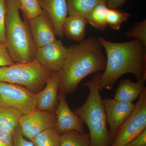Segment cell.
Masks as SVG:
<instances>
[{"mask_svg":"<svg viewBox=\"0 0 146 146\" xmlns=\"http://www.w3.org/2000/svg\"><path fill=\"white\" fill-rule=\"evenodd\" d=\"M28 21L36 49L57 40L52 22L44 11L43 10L39 16Z\"/></svg>","mask_w":146,"mask_h":146,"instance_id":"12","label":"cell"},{"mask_svg":"<svg viewBox=\"0 0 146 146\" xmlns=\"http://www.w3.org/2000/svg\"><path fill=\"white\" fill-rule=\"evenodd\" d=\"M103 102L109 131L113 139L119 128L133 111L135 104L110 98L105 99Z\"/></svg>","mask_w":146,"mask_h":146,"instance_id":"11","label":"cell"},{"mask_svg":"<svg viewBox=\"0 0 146 146\" xmlns=\"http://www.w3.org/2000/svg\"><path fill=\"white\" fill-rule=\"evenodd\" d=\"M5 44L16 63H25L35 59L36 48L30 30L21 18L18 0H6Z\"/></svg>","mask_w":146,"mask_h":146,"instance_id":"4","label":"cell"},{"mask_svg":"<svg viewBox=\"0 0 146 146\" xmlns=\"http://www.w3.org/2000/svg\"><path fill=\"white\" fill-rule=\"evenodd\" d=\"M60 146H90V135L70 131L60 135Z\"/></svg>","mask_w":146,"mask_h":146,"instance_id":"21","label":"cell"},{"mask_svg":"<svg viewBox=\"0 0 146 146\" xmlns=\"http://www.w3.org/2000/svg\"><path fill=\"white\" fill-rule=\"evenodd\" d=\"M13 142L12 146H34L31 141L27 140L23 136L19 126L13 132Z\"/></svg>","mask_w":146,"mask_h":146,"instance_id":"27","label":"cell"},{"mask_svg":"<svg viewBox=\"0 0 146 146\" xmlns=\"http://www.w3.org/2000/svg\"><path fill=\"white\" fill-rule=\"evenodd\" d=\"M13 142V134L0 129V146H12Z\"/></svg>","mask_w":146,"mask_h":146,"instance_id":"28","label":"cell"},{"mask_svg":"<svg viewBox=\"0 0 146 146\" xmlns=\"http://www.w3.org/2000/svg\"><path fill=\"white\" fill-rule=\"evenodd\" d=\"M108 7L106 3H101L96 6L86 17L87 22L95 28L104 30L108 26L107 16Z\"/></svg>","mask_w":146,"mask_h":146,"instance_id":"19","label":"cell"},{"mask_svg":"<svg viewBox=\"0 0 146 146\" xmlns=\"http://www.w3.org/2000/svg\"><path fill=\"white\" fill-rule=\"evenodd\" d=\"M0 107L28 114L36 109V94L24 86L0 82Z\"/></svg>","mask_w":146,"mask_h":146,"instance_id":"7","label":"cell"},{"mask_svg":"<svg viewBox=\"0 0 146 146\" xmlns=\"http://www.w3.org/2000/svg\"><path fill=\"white\" fill-rule=\"evenodd\" d=\"M87 23L86 18L82 16L77 15L67 16L62 27L63 35L73 41L81 42L85 38Z\"/></svg>","mask_w":146,"mask_h":146,"instance_id":"16","label":"cell"},{"mask_svg":"<svg viewBox=\"0 0 146 146\" xmlns=\"http://www.w3.org/2000/svg\"><path fill=\"white\" fill-rule=\"evenodd\" d=\"M127 146H146V129Z\"/></svg>","mask_w":146,"mask_h":146,"instance_id":"29","label":"cell"},{"mask_svg":"<svg viewBox=\"0 0 146 146\" xmlns=\"http://www.w3.org/2000/svg\"><path fill=\"white\" fill-rule=\"evenodd\" d=\"M20 9L23 13L27 20L39 16L43 11L39 0H18Z\"/></svg>","mask_w":146,"mask_h":146,"instance_id":"23","label":"cell"},{"mask_svg":"<svg viewBox=\"0 0 146 146\" xmlns=\"http://www.w3.org/2000/svg\"><path fill=\"white\" fill-rule=\"evenodd\" d=\"M127 38L138 39L146 45V20L136 22L125 33Z\"/></svg>","mask_w":146,"mask_h":146,"instance_id":"24","label":"cell"},{"mask_svg":"<svg viewBox=\"0 0 146 146\" xmlns=\"http://www.w3.org/2000/svg\"><path fill=\"white\" fill-rule=\"evenodd\" d=\"M23 114L13 108H0V129L13 134L19 126Z\"/></svg>","mask_w":146,"mask_h":146,"instance_id":"17","label":"cell"},{"mask_svg":"<svg viewBox=\"0 0 146 146\" xmlns=\"http://www.w3.org/2000/svg\"><path fill=\"white\" fill-rule=\"evenodd\" d=\"M15 63L9 54L5 44L0 42V67L10 66Z\"/></svg>","mask_w":146,"mask_h":146,"instance_id":"26","label":"cell"},{"mask_svg":"<svg viewBox=\"0 0 146 146\" xmlns=\"http://www.w3.org/2000/svg\"><path fill=\"white\" fill-rule=\"evenodd\" d=\"M146 129V87L129 117L119 128L110 146H127Z\"/></svg>","mask_w":146,"mask_h":146,"instance_id":"6","label":"cell"},{"mask_svg":"<svg viewBox=\"0 0 146 146\" xmlns=\"http://www.w3.org/2000/svg\"><path fill=\"white\" fill-rule=\"evenodd\" d=\"M60 137L55 128H51L37 134L31 141L34 146H60Z\"/></svg>","mask_w":146,"mask_h":146,"instance_id":"20","label":"cell"},{"mask_svg":"<svg viewBox=\"0 0 146 146\" xmlns=\"http://www.w3.org/2000/svg\"><path fill=\"white\" fill-rule=\"evenodd\" d=\"M40 5L49 16L56 36H63L62 27L68 13L67 0H39Z\"/></svg>","mask_w":146,"mask_h":146,"instance_id":"14","label":"cell"},{"mask_svg":"<svg viewBox=\"0 0 146 146\" xmlns=\"http://www.w3.org/2000/svg\"><path fill=\"white\" fill-rule=\"evenodd\" d=\"M1 108V107H0V108Z\"/></svg>","mask_w":146,"mask_h":146,"instance_id":"31","label":"cell"},{"mask_svg":"<svg viewBox=\"0 0 146 146\" xmlns=\"http://www.w3.org/2000/svg\"><path fill=\"white\" fill-rule=\"evenodd\" d=\"M6 0H0V42L5 44Z\"/></svg>","mask_w":146,"mask_h":146,"instance_id":"25","label":"cell"},{"mask_svg":"<svg viewBox=\"0 0 146 146\" xmlns=\"http://www.w3.org/2000/svg\"><path fill=\"white\" fill-rule=\"evenodd\" d=\"M99 42L106 53V64L102 73L100 91L110 90L120 77L132 74L137 80L146 77V45L141 40L113 42L103 37Z\"/></svg>","mask_w":146,"mask_h":146,"instance_id":"1","label":"cell"},{"mask_svg":"<svg viewBox=\"0 0 146 146\" xmlns=\"http://www.w3.org/2000/svg\"><path fill=\"white\" fill-rule=\"evenodd\" d=\"M127 0H108L107 5L108 8L117 9L121 7L125 3Z\"/></svg>","mask_w":146,"mask_h":146,"instance_id":"30","label":"cell"},{"mask_svg":"<svg viewBox=\"0 0 146 146\" xmlns=\"http://www.w3.org/2000/svg\"><path fill=\"white\" fill-rule=\"evenodd\" d=\"M68 55V48L56 40L36 49L35 58L42 66L52 72L60 71Z\"/></svg>","mask_w":146,"mask_h":146,"instance_id":"9","label":"cell"},{"mask_svg":"<svg viewBox=\"0 0 146 146\" xmlns=\"http://www.w3.org/2000/svg\"><path fill=\"white\" fill-rule=\"evenodd\" d=\"M60 82V71L54 72L44 88L36 94V109L48 111L55 115Z\"/></svg>","mask_w":146,"mask_h":146,"instance_id":"13","label":"cell"},{"mask_svg":"<svg viewBox=\"0 0 146 146\" xmlns=\"http://www.w3.org/2000/svg\"><path fill=\"white\" fill-rule=\"evenodd\" d=\"M58 103L55 110V128L60 135L70 131L84 132L82 119L69 107L65 94L59 93Z\"/></svg>","mask_w":146,"mask_h":146,"instance_id":"10","label":"cell"},{"mask_svg":"<svg viewBox=\"0 0 146 146\" xmlns=\"http://www.w3.org/2000/svg\"><path fill=\"white\" fill-rule=\"evenodd\" d=\"M102 73L98 72L91 80L82 84L89 90L83 105L74 112L89 128L90 146H110L112 138L107 127V121L103 100L100 95Z\"/></svg>","mask_w":146,"mask_h":146,"instance_id":"3","label":"cell"},{"mask_svg":"<svg viewBox=\"0 0 146 146\" xmlns=\"http://www.w3.org/2000/svg\"><path fill=\"white\" fill-rule=\"evenodd\" d=\"M130 16L127 12L109 8L107 16L108 26L115 30H119L122 24L127 21Z\"/></svg>","mask_w":146,"mask_h":146,"instance_id":"22","label":"cell"},{"mask_svg":"<svg viewBox=\"0 0 146 146\" xmlns=\"http://www.w3.org/2000/svg\"><path fill=\"white\" fill-rule=\"evenodd\" d=\"M56 123L54 114L36 109L22 115L19 126L23 136L31 141L35 136L43 131L56 128Z\"/></svg>","mask_w":146,"mask_h":146,"instance_id":"8","label":"cell"},{"mask_svg":"<svg viewBox=\"0 0 146 146\" xmlns=\"http://www.w3.org/2000/svg\"><path fill=\"white\" fill-rule=\"evenodd\" d=\"M102 48L98 39L91 36L68 48L67 57L60 70L59 93H74L86 76L104 71L106 58Z\"/></svg>","mask_w":146,"mask_h":146,"instance_id":"2","label":"cell"},{"mask_svg":"<svg viewBox=\"0 0 146 146\" xmlns=\"http://www.w3.org/2000/svg\"><path fill=\"white\" fill-rule=\"evenodd\" d=\"M108 0H67L68 13L86 18L91 10L99 4L106 3Z\"/></svg>","mask_w":146,"mask_h":146,"instance_id":"18","label":"cell"},{"mask_svg":"<svg viewBox=\"0 0 146 146\" xmlns=\"http://www.w3.org/2000/svg\"><path fill=\"white\" fill-rule=\"evenodd\" d=\"M146 77L136 82H133L129 79L121 80L114 98L126 102H132L138 98L146 88Z\"/></svg>","mask_w":146,"mask_h":146,"instance_id":"15","label":"cell"},{"mask_svg":"<svg viewBox=\"0 0 146 146\" xmlns=\"http://www.w3.org/2000/svg\"><path fill=\"white\" fill-rule=\"evenodd\" d=\"M54 72L35 58L29 63L0 67V82L24 86L36 94L42 90Z\"/></svg>","mask_w":146,"mask_h":146,"instance_id":"5","label":"cell"}]
</instances>
